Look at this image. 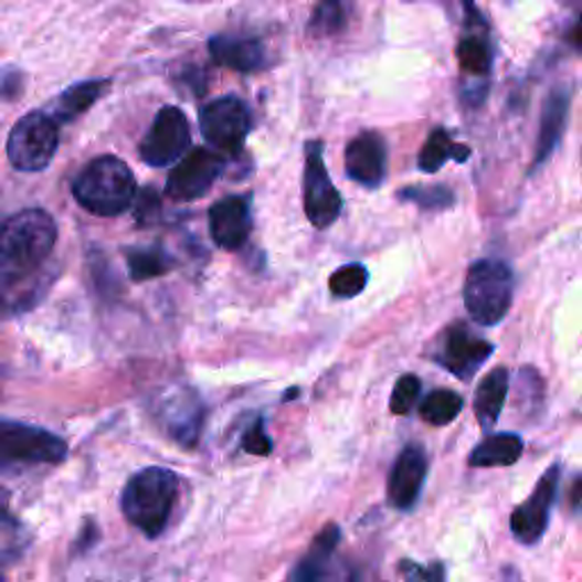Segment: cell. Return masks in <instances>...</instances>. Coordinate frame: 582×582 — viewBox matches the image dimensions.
Instances as JSON below:
<instances>
[{
  "mask_svg": "<svg viewBox=\"0 0 582 582\" xmlns=\"http://www.w3.org/2000/svg\"><path fill=\"white\" fill-rule=\"evenodd\" d=\"M155 416H158L165 433L178 442L184 448H193L199 442L201 428H203V401L201 396L191 390V387H173V390L165 392L162 399L155 408Z\"/></svg>",
  "mask_w": 582,
  "mask_h": 582,
  "instance_id": "12",
  "label": "cell"
},
{
  "mask_svg": "<svg viewBox=\"0 0 582 582\" xmlns=\"http://www.w3.org/2000/svg\"><path fill=\"white\" fill-rule=\"evenodd\" d=\"M462 410H464L462 396L451 390H437L428 394V399L419 405L421 419L431 425H448L459 416Z\"/></svg>",
  "mask_w": 582,
  "mask_h": 582,
  "instance_id": "26",
  "label": "cell"
},
{
  "mask_svg": "<svg viewBox=\"0 0 582 582\" xmlns=\"http://www.w3.org/2000/svg\"><path fill=\"white\" fill-rule=\"evenodd\" d=\"M242 448L251 455H257V457H266L271 451H274V442L268 440L262 419H255L248 425V431L242 437Z\"/></svg>",
  "mask_w": 582,
  "mask_h": 582,
  "instance_id": "32",
  "label": "cell"
},
{
  "mask_svg": "<svg viewBox=\"0 0 582 582\" xmlns=\"http://www.w3.org/2000/svg\"><path fill=\"white\" fill-rule=\"evenodd\" d=\"M75 201L96 216H119L137 199L133 169L114 155L92 160L71 182Z\"/></svg>",
  "mask_w": 582,
  "mask_h": 582,
  "instance_id": "3",
  "label": "cell"
},
{
  "mask_svg": "<svg viewBox=\"0 0 582 582\" xmlns=\"http://www.w3.org/2000/svg\"><path fill=\"white\" fill-rule=\"evenodd\" d=\"M57 244V223L46 210H21L6 219L0 237V278L6 296L42 271ZM39 276V274H36Z\"/></svg>",
  "mask_w": 582,
  "mask_h": 582,
  "instance_id": "1",
  "label": "cell"
},
{
  "mask_svg": "<svg viewBox=\"0 0 582 582\" xmlns=\"http://www.w3.org/2000/svg\"><path fill=\"white\" fill-rule=\"evenodd\" d=\"M109 87V77H94V81L75 83L53 100V109L49 114L57 124H71L77 116H83L87 109H92L107 94Z\"/></svg>",
  "mask_w": 582,
  "mask_h": 582,
  "instance_id": "21",
  "label": "cell"
},
{
  "mask_svg": "<svg viewBox=\"0 0 582 582\" xmlns=\"http://www.w3.org/2000/svg\"><path fill=\"white\" fill-rule=\"evenodd\" d=\"M341 541V530L328 523L307 549L303 560L289 571V582H356L346 564H337L335 553Z\"/></svg>",
  "mask_w": 582,
  "mask_h": 582,
  "instance_id": "14",
  "label": "cell"
},
{
  "mask_svg": "<svg viewBox=\"0 0 582 582\" xmlns=\"http://www.w3.org/2000/svg\"><path fill=\"white\" fill-rule=\"evenodd\" d=\"M419 394H421V380L414 373L401 375L396 380V384H394V392H392V399H390L392 414H399V416L410 414L412 408L419 401Z\"/></svg>",
  "mask_w": 582,
  "mask_h": 582,
  "instance_id": "30",
  "label": "cell"
},
{
  "mask_svg": "<svg viewBox=\"0 0 582 582\" xmlns=\"http://www.w3.org/2000/svg\"><path fill=\"white\" fill-rule=\"evenodd\" d=\"M180 480L171 469L148 467L135 474L121 494L124 517L148 539L160 537L173 515Z\"/></svg>",
  "mask_w": 582,
  "mask_h": 582,
  "instance_id": "2",
  "label": "cell"
},
{
  "mask_svg": "<svg viewBox=\"0 0 582 582\" xmlns=\"http://www.w3.org/2000/svg\"><path fill=\"white\" fill-rule=\"evenodd\" d=\"M348 12H351V8L343 6V3H335V0H330V3H321L315 10L313 19H309L307 32L313 36L337 34L348 23Z\"/></svg>",
  "mask_w": 582,
  "mask_h": 582,
  "instance_id": "29",
  "label": "cell"
},
{
  "mask_svg": "<svg viewBox=\"0 0 582 582\" xmlns=\"http://www.w3.org/2000/svg\"><path fill=\"white\" fill-rule=\"evenodd\" d=\"M210 55L214 64L237 71V73H255L266 66L264 44L255 36H232L216 34L210 39Z\"/></svg>",
  "mask_w": 582,
  "mask_h": 582,
  "instance_id": "19",
  "label": "cell"
},
{
  "mask_svg": "<svg viewBox=\"0 0 582 582\" xmlns=\"http://www.w3.org/2000/svg\"><path fill=\"white\" fill-rule=\"evenodd\" d=\"M510 392V373L506 367L491 369L478 384L476 390V401H474V412L480 423V428L489 431L496 425L502 405H506Z\"/></svg>",
  "mask_w": 582,
  "mask_h": 582,
  "instance_id": "22",
  "label": "cell"
},
{
  "mask_svg": "<svg viewBox=\"0 0 582 582\" xmlns=\"http://www.w3.org/2000/svg\"><path fill=\"white\" fill-rule=\"evenodd\" d=\"M567 42L582 53V17L573 23V28L567 32Z\"/></svg>",
  "mask_w": 582,
  "mask_h": 582,
  "instance_id": "36",
  "label": "cell"
},
{
  "mask_svg": "<svg viewBox=\"0 0 582 582\" xmlns=\"http://www.w3.org/2000/svg\"><path fill=\"white\" fill-rule=\"evenodd\" d=\"M523 455V440L515 433H498L483 440L469 455V464L476 469L512 467Z\"/></svg>",
  "mask_w": 582,
  "mask_h": 582,
  "instance_id": "23",
  "label": "cell"
},
{
  "mask_svg": "<svg viewBox=\"0 0 582 582\" xmlns=\"http://www.w3.org/2000/svg\"><path fill=\"white\" fill-rule=\"evenodd\" d=\"M162 214V197L158 193V189L146 187L139 191V197L135 201V219L139 225H152L158 223Z\"/></svg>",
  "mask_w": 582,
  "mask_h": 582,
  "instance_id": "31",
  "label": "cell"
},
{
  "mask_svg": "<svg viewBox=\"0 0 582 582\" xmlns=\"http://www.w3.org/2000/svg\"><path fill=\"white\" fill-rule=\"evenodd\" d=\"M558 487H560V464H553V467L539 478L528 500L521 502V506L512 512L510 528L521 544L532 547L544 537L551 519V508L558 496Z\"/></svg>",
  "mask_w": 582,
  "mask_h": 582,
  "instance_id": "13",
  "label": "cell"
},
{
  "mask_svg": "<svg viewBox=\"0 0 582 582\" xmlns=\"http://www.w3.org/2000/svg\"><path fill=\"white\" fill-rule=\"evenodd\" d=\"M225 160L212 148H193L176 165L167 180V197L173 201H199L223 173Z\"/></svg>",
  "mask_w": 582,
  "mask_h": 582,
  "instance_id": "11",
  "label": "cell"
},
{
  "mask_svg": "<svg viewBox=\"0 0 582 582\" xmlns=\"http://www.w3.org/2000/svg\"><path fill=\"white\" fill-rule=\"evenodd\" d=\"M303 205L305 216L317 230L330 227L341 214V193L328 176L321 141H307L305 146Z\"/></svg>",
  "mask_w": 582,
  "mask_h": 582,
  "instance_id": "7",
  "label": "cell"
},
{
  "mask_svg": "<svg viewBox=\"0 0 582 582\" xmlns=\"http://www.w3.org/2000/svg\"><path fill=\"white\" fill-rule=\"evenodd\" d=\"M126 262L130 278L135 283L152 281L167 276L171 268H176V260L171 253H167L162 246H135L126 251Z\"/></svg>",
  "mask_w": 582,
  "mask_h": 582,
  "instance_id": "25",
  "label": "cell"
},
{
  "mask_svg": "<svg viewBox=\"0 0 582 582\" xmlns=\"http://www.w3.org/2000/svg\"><path fill=\"white\" fill-rule=\"evenodd\" d=\"M199 124L205 141L216 152L237 155L253 128V116L242 98L221 96L201 109Z\"/></svg>",
  "mask_w": 582,
  "mask_h": 582,
  "instance_id": "8",
  "label": "cell"
},
{
  "mask_svg": "<svg viewBox=\"0 0 582 582\" xmlns=\"http://www.w3.org/2000/svg\"><path fill=\"white\" fill-rule=\"evenodd\" d=\"M60 146V124L49 112H30L19 119L8 139V158L17 171H44Z\"/></svg>",
  "mask_w": 582,
  "mask_h": 582,
  "instance_id": "5",
  "label": "cell"
},
{
  "mask_svg": "<svg viewBox=\"0 0 582 582\" xmlns=\"http://www.w3.org/2000/svg\"><path fill=\"white\" fill-rule=\"evenodd\" d=\"M494 356V343L476 335L467 324H453L444 330L435 348V362L455 378L469 382Z\"/></svg>",
  "mask_w": 582,
  "mask_h": 582,
  "instance_id": "10",
  "label": "cell"
},
{
  "mask_svg": "<svg viewBox=\"0 0 582 582\" xmlns=\"http://www.w3.org/2000/svg\"><path fill=\"white\" fill-rule=\"evenodd\" d=\"M469 155V146L455 144L444 128H435L419 152V169L423 173H437L446 165V160L467 162Z\"/></svg>",
  "mask_w": 582,
  "mask_h": 582,
  "instance_id": "24",
  "label": "cell"
},
{
  "mask_svg": "<svg viewBox=\"0 0 582 582\" xmlns=\"http://www.w3.org/2000/svg\"><path fill=\"white\" fill-rule=\"evenodd\" d=\"M369 285V268L364 264H343L330 276V292L337 298H356Z\"/></svg>",
  "mask_w": 582,
  "mask_h": 582,
  "instance_id": "28",
  "label": "cell"
},
{
  "mask_svg": "<svg viewBox=\"0 0 582 582\" xmlns=\"http://www.w3.org/2000/svg\"><path fill=\"white\" fill-rule=\"evenodd\" d=\"M467 12V32L462 34L457 44V62L459 68L472 75V77H487L491 73L494 64V53H491V42L489 32L483 14L474 6H464Z\"/></svg>",
  "mask_w": 582,
  "mask_h": 582,
  "instance_id": "18",
  "label": "cell"
},
{
  "mask_svg": "<svg viewBox=\"0 0 582 582\" xmlns=\"http://www.w3.org/2000/svg\"><path fill=\"white\" fill-rule=\"evenodd\" d=\"M189 146H191V130L187 124V116L182 114V109L169 105L162 107L158 116H155L152 126L141 139L139 155L148 167L162 169L180 162L189 152Z\"/></svg>",
  "mask_w": 582,
  "mask_h": 582,
  "instance_id": "9",
  "label": "cell"
},
{
  "mask_svg": "<svg viewBox=\"0 0 582 582\" xmlns=\"http://www.w3.org/2000/svg\"><path fill=\"white\" fill-rule=\"evenodd\" d=\"M248 197H225L210 208V235L223 251H240L251 235Z\"/></svg>",
  "mask_w": 582,
  "mask_h": 582,
  "instance_id": "17",
  "label": "cell"
},
{
  "mask_svg": "<svg viewBox=\"0 0 582 582\" xmlns=\"http://www.w3.org/2000/svg\"><path fill=\"white\" fill-rule=\"evenodd\" d=\"M425 476H428V457L419 444H410L396 457L390 480H387V500L390 506L410 512L421 496Z\"/></svg>",
  "mask_w": 582,
  "mask_h": 582,
  "instance_id": "15",
  "label": "cell"
},
{
  "mask_svg": "<svg viewBox=\"0 0 582 582\" xmlns=\"http://www.w3.org/2000/svg\"><path fill=\"white\" fill-rule=\"evenodd\" d=\"M569 105H571V94L567 89H555L549 94L544 109H541V121H539V137H537V148L530 173L537 171L544 165L555 148L562 141V135L567 130V119H569Z\"/></svg>",
  "mask_w": 582,
  "mask_h": 582,
  "instance_id": "20",
  "label": "cell"
},
{
  "mask_svg": "<svg viewBox=\"0 0 582 582\" xmlns=\"http://www.w3.org/2000/svg\"><path fill=\"white\" fill-rule=\"evenodd\" d=\"M515 298V274L502 260H478L464 281V305L480 326H496L508 317Z\"/></svg>",
  "mask_w": 582,
  "mask_h": 582,
  "instance_id": "4",
  "label": "cell"
},
{
  "mask_svg": "<svg viewBox=\"0 0 582 582\" xmlns=\"http://www.w3.org/2000/svg\"><path fill=\"white\" fill-rule=\"evenodd\" d=\"M405 582H446V573H444V567L440 562L435 564H416L412 560H403L399 564Z\"/></svg>",
  "mask_w": 582,
  "mask_h": 582,
  "instance_id": "33",
  "label": "cell"
},
{
  "mask_svg": "<svg viewBox=\"0 0 582 582\" xmlns=\"http://www.w3.org/2000/svg\"><path fill=\"white\" fill-rule=\"evenodd\" d=\"M567 502H569V510L573 515L582 512V476L573 478V483L569 487V494H567Z\"/></svg>",
  "mask_w": 582,
  "mask_h": 582,
  "instance_id": "35",
  "label": "cell"
},
{
  "mask_svg": "<svg viewBox=\"0 0 582 582\" xmlns=\"http://www.w3.org/2000/svg\"><path fill=\"white\" fill-rule=\"evenodd\" d=\"M343 165H346V176L353 182L367 189L380 187L387 178L384 139L373 130L360 133L358 137L348 141L343 152Z\"/></svg>",
  "mask_w": 582,
  "mask_h": 582,
  "instance_id": "16",
  "label": "cell"
},
{
  "mask_svg": "<svg viewBox=\"0 0 582 582\" xmlns=\"http://www.w3.org/2000/svg\"><path fill=\"white\" fill-rule=\"evenodd\" d=\"M403 203H414L421 210H448L455 205V193L444 184H414L399 191Z\"/></svg>",
  "mask_w": 582,
  "mask_h": 582,
  "instance_id": "27",
  "label": "cell"
},
{
  "mask_svg": "<svg viewBox=\"0 0 582 582\" xmlns=\"http://www.w3.org/2000/svg\"><path fill=\"white\" fill-rule=\"evenodd\" d=\"M66 442L36 425L6 419L0 423V457L3 464H60L66 459Z\"/></svg>",
  "mask_w": 582,
  "mask_h": 582,
  "instance_id": "6",
  "label": "cell"
},
{
  "mask_svg": "<svg viewBox=\"0 0 582 582\" xmlns=\"http://www.w3.org/2000/svg\"><path fill=\"white\" fill-rule=\"evenodd\" d=\"M21 71H14V68H8L3 73V96L6 100H12L14 96L21 94Z\"/></svg>",
  "mask_w": 582,
  "mask_h": 582,
  "instance_id": "34",
  "label": "cell"
}]
</instances>
